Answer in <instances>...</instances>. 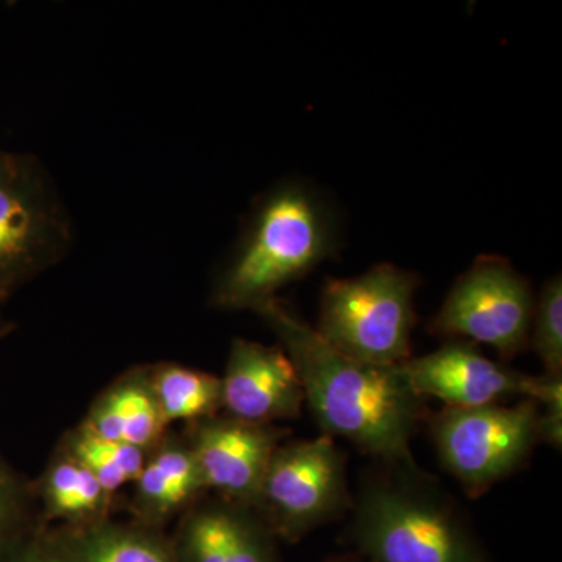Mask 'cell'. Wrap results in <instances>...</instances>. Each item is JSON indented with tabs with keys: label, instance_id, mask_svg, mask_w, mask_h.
<instances>
[{
	"label": "cell",
	"instance_id": "15",
	"mask_svg": "<svg viewBox=\"0 0 562 562\" xmlns=\"http://www.w3.org/2000/svg\"><path fill=\"white\" fill-rule=\"evenodd\" d=\"M68 562H176L171 538L160 528L111 517L81 527L49 528Z\"/></svg>",
	"mask_w": 562,
	"mask_h": 562
},
{
	"label": "cell",
	"instance_id": "4",
	"mask_svg": "<svg viewBox=\"0 0 562 562\" xmlns=\"http://www.w3.org/2000/svg\"><path fill=\"white\" fill-rule=\"evenodd\" d=\"M417 288L416 273L387 262L353 279L327 280L316 331L353 360L402 364L412 358Z\"/></svg>",
	"mask_w": 562,
	"mask_h": 562
},
{
	"label": "cell",
	"instance_id": "16",
	"mask_svg": "<svg viewBox=\"0 0 562 562\" xmlns=\"http://www.w3.org/2000/svg\"><path fill=\"white\" fill-rule=\"evenodd\" d=\"M40 498L46 522L81 527L110 517L113 497L72 454L60 446L40 482Z\"/></svg>",
	"mask_w": 562,
	"mask_h": 562
},
{
	"label": "cell",
	"instance_id": "14",
	"mask_svg": "<svg viewBox=\"0 0 562 562\" xmlns=\"http://www.w3.org/2000/svg\"><path fill=\"white\" fill-rule=\"evenodd\" d=\"M80 425L106 441L154 449L168 435V425L151 390L150 369H135L106 387Z\"/></svg>",
	"mask_w": 562,
	"mask_h": 562
},
{
	"label": "cell",
	"instance_id": "18",
	"mask_svg": "<svg viewBox=\"0 0 562 562\" xmlns=\"http://www.w3.org/2000/svg\"><path fill=\"white\" fill-rule=\"evenodd\" d=\"M61 447L79 460L113 498L122 487L136 482L150 453L128 443L106 441L81 425L66 435Z\"/></svg>",
	"mask_w": 562,
	"mask_h": 562
},
{
	"label": "cell",
	"instance_id": "7",
	"mask_svg": "<svg viewBox=\"0 0 562 562\" xmlns=\"http://www.w3.org/2000/svg\"><path fill=\"white\" fill-rule=\"evenodd\" d=\"M349 508L346 457L328 435L281 442L254 505L277 539L288 542L301 541Z\"/></svg>",
	"mask_w": 562,
	"mask_h": 562
},
{
	"label": "cell",
	"instance_id": "23",
	"mask_svg": "<svg viewBox=\"0 0 562 562\" xmlns=\"http://www.w3.org/2000/svg\"><path fill=\"white\" fill-rule=\"evenodd\" d=\"M325 562H353L351 560H349V558H330V560H327Z\"/></svg>",
	"mask_w": 562,
	"mask_h": 562
},
{
	"label": "cell",
	"instance_id": "8",
	"mask_svg": "<svg viewBox=\"0 0 562 562\" xmlns=\"http://www.w3.org/2000/svg\"><path fill=\"white\" fill-rule=\"evenodd\" d=\"M536 295L528 280L497 255H483L454 281L428 330L432 335L484 344L503 360L530 346Z\"/></svg>",
	"mask_w": 562,
	"mask_h": 562
},
{
	"label": "cell",
	"instance_id": "20",
	"mask_svg": "<svg viewBox=\"0 0 562 562\" xmlns=\"http://www.w3.org/2000/svg\"><path fill=\"white\" fill-rule=\"evenodd\" d=\"M528 398L538 403L539 442L561 450L562 446V375H532Z\"/></svg>",
	"mask_w": 562,
	"mask_h": 562
},
{
	"label": "cell",
	"instance_id": "9",
	"mask_svg": "<svg viewBox=\"0 0 562 562\" xmlns=\"http://www.w3.org/2000/svg\"><path fill=\"white\" fill-rule=\"evenodd\" d=\"M290 428L249 424L217 414L187 424V439L206 491L254 508L262 476Z\"/></svg>",
	"mask_w": 562,
	"mask_h": 562
},
{
	"label": "cell",
	"instance_id": "25",
	"mask_svg": "<svg viewBox=\"0 0 562 562\" xmlns=\"http://www.w3.org/2000/svg\"><path fill=\"white\" fill-rule=\"evenodd\" d=\"M355 562V561H353Z\"/></svg>",
	"mask_w": 562,
	"mask_h": 562
},
{
	"label": "cell",
	"instance_id": "12",
	"mask_svg": "<svg viewBox=\"0 0 562 562\" xmlns=\"http://www.w3.org/2000/svg\"><path fill=\"white\" fill-rule=\"evenodd\" d=\"M176 562H281L279 539L254 508L225 498H199L171 538Z\"/></svg>",
	"mask_w": 562,
	"mask_h": 562
},
{
	"label": "cell",
	"instance_id": "1",
	"mask_svg": "<svg viewBox=\"0 0 562 562\" xmlns=\"http://www.w3.org/2000/svg\"><path fill=\"white\" fill-rule=\"evenodd\" d=\"M257 313L294 362L305 402L324 435L347 439L390 464L414 460V435L430 414L402 364H371L346 357L279 297Z\"/></svg>",
	"mask_w": 562,
	"mask_h": 562
},
{
	"label": "cell",
	"instance_id": "22",
	"mask_svg": "<svg viewBox=\"0 0 562 562\" xmlns=\"http://www.w3.org/2000/svg\"><path fill=\"white\" fill-rule=\"evenodd\" d=\"M24 494L13 473L0 461V542L21 531Z\"/></svg>",
	"mask_w": 562,
	"mask_h": 562
},
{
	"label": "cell",
	"instance_id": "3",
	"mask_svg": "<svg viewBox=\"0 0 562 562\" xmlns=\"http://www.w3.org/2000/svg\"><path fill=\"white\" fill-rule=\"evenodd\" d=\"M351 502L350 535L372 562H486L457 503L416 461L382 462Z\"/></svg>",
	"mask_w": 562,
	"mask_h": 562
},
{
	"label": "cell",
	"instance_id": "21",
	"mask_svg": "<svg viewBox=\"0 0 562 562\" xmlns=\"http://www.w3.org/2000/svg\"><path fill=\"white\" fill-rule=\"evenodd\" d=\"M0 562H68L49 528L20 531L0 542Z\"/></svg>",
	"mask_w": 562,
	"mask_h": 562
},
{
	"label": "cell",
	"instance_id": "11",
	"mask_svg": "<svg viewBox=\"0 0 562 562\" xmlns=\"http://www.w3.org/2000/svg\"><path fill=\"white\" fill-rule=\"evenodd\" d=\"M417 395L438 398L450 408L494 405L520 395L528 398L532 375L484 357L475 344L450 339L432 353L402 362Z\"/></svg>",
	"mask_w": 562,
	"mask_h": 562
},
{
	"label": "cell",
	"instance_id": "19",
	"mask_svg": "<svg viewBox=\"0 0 562 562\" xmlns=\"http://www.w3.org/2000/svg\"><path fill=\"white\" fill-rule=\"evenodd\" d=\"M530 346L546 375H562V280L554 276L543 284L532 313Z\"/></svg>",
	"mask_w": 562,
	"mask_h": 562
},
{
	"label": "cell",
	"instance_id": "10",
	"mask_svg": "<svg viewBox=\"0 0 562 562\" xmlns=\"http://www.w3.org/2000/svg\"><path fill=\"white\" fill-rule=\"evenodd\" d=\"M222 384L221 414L249 424L276 425L301 417L305 392L281 347L233 339Z\"/></svg>",
	"mask_w": 562,
	"mask_h": 562
},
{
	"label": "cell",
	"instance_id": "13",
	"mask_svg": "<svg viewBox=\"0 0 562 562\" xmlns=\"http://www.w3.org/2000/svg\"><path fill=\"white\" fill-rule=\"evenodd\" d=\"M133 486L136 522L160 530L209 492L183 435H166L150 450Z\"/></svg>",
	"mask_w": 562,
	"mask_h": 562
},
{
	"label": "cell",
	"instance_id": "17",
	"mask_svg": "<svg viewBox=\"0 0 562 562\" xmlns=\"http://www.w3.org/2000/svg\"><path fill=\"white\" fill-rule=\"evenodd\" d=\"M150 384L166 425L217 416L222 408L221 376L184 368L160 364L150 368Z\"/></svg>",
	"mask_w": 562,
	"mask_h": 562
},
{
	"label": "cell",
	"instance_id": "5",
	"mask_svg": "<svg viewBox=\"0 0 562 562\" xmlns=\"http://www.w3.org/2000/svg\"><path fill=\"white\" fill-rule=\"evenodd\" d=\"M70 243L68 210L41 161L0 150V299L57 265Z\"/></svg>",
	"mask_w": 562,
	"mask_h": 562
},
{
	"label": "cell",
	"instance_id": "24",
	"mask_svg": "<svg viewBox=\"0 0 562 562\" xmlns=\"http://www.w3.org/2000/svg\"><path fill=\"white\" fill-rule=\"evenodd\" d=\"M0 301H2V299H0Z\"/></svg>",
	"mask_w": 562,
	"mask_h": 562
},
{
	"label": "cell",
	"instance_id": "6",
	"mask_svg": "<svg viewBox=\"0 0 562 562\" xmlns=\"http://www.w3.org/2000/svg\"><path fill=\"white\" fill-rule=\"evenodd\" d=\"M538 419V403L525 398L514 406H446L427 422L442 468L476 498L530 460L541 443Z\"/></svg>",
	"mask_w": 562,
	"mask_h": 562
},
{
	"label": "cell",
	"instance_id": "2",
	"mask_svg": "<svg viewBox=\"0 0 562 562\" xmlns=\"http://www.w3.org/2000/svg\"><path fill=\"white\" fill-rule=\"evenodd\" d=\"M338 246V220L328 202L303 181H283L258 203L211 299L217 308L257 312Z\"/></svg>",
	"mask_w": 562,
	"mask_h": 562
}]
</instances>
